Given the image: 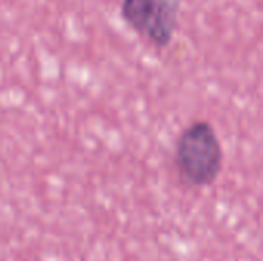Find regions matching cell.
Here are the masks:
<instances>
[{
	"label": "cell",
	"instance_id": "6da1fadb",
	"mask_svg": "<svg viewBox=\"0 0 263 261\" xmlns=\"http://www.w3.org/2000/svg\"><path fill=\"white\" fill-rule=\"evenodd\" d=\"M174 162L190 186L213 185L223 166V149L214 126L206 120L188 125L176 140Z\"/></svg>",
	"mask_w": 263,
	"mask_h": 261
},
{
	"label": "cell",
	"instance_id": "7a4b0ae2",
	"mask_svg": "<svg viewBox=\"0 0 263 261\" xmlns=\"http://www.w3.org/2000/svg\"><path fill=\"white\" fill-rule=\"evenodd\" d=\"M183 0H122L125 23L153 46L166 48L177 31Z\"/></svg>",
	"mask_w": 263,
	"mask_h": 261
}]
</instances>
